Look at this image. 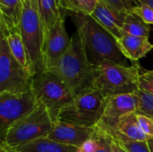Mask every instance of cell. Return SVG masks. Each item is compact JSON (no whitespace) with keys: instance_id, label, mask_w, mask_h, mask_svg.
Listing matches in <instances>:
<instances>
[{"instance_id":"obj_32","label":"cell","mask_w":153,"mask_h":152,"mask_svg":"<svg viewBox=\"0 0 153 152\" xmlns=\"http://www.w3.org/2000/svg\"><path fill=\"white\" fill-rule=\"evenodd\" d=\"M148 143H149V146H150L151 151L153 152V140H149V141H148Z\"/></svg>"},{"instance_id":"obj_4","label":"cell","mask_w":153,"mask_h":152,"mask_svg":"<svg viewBox=\"0 0 153 152\" xmlns=\"http://www.w3.org/2000/svg\"><path fill=\"white\" fill-rule=\"evenodd\" d=\"M30 61L33 77L44 72V30L37 0H23V10L18 28Z\"/></svg>"},{"instance_id":"obj_36","label":"cell","mask_w":153,"mask_h":152,"mask_svg":"<svg viewBox=\"0 0 153 152\" xmlns=\"http://www.w3.org/2000/svg\"><path fill=\"white\" fill-rule=\"evenodd\" d=\"M152 119H153V118H152Z\"/></svg>"},{"instance_id":"obj_1","label":"cell","mask_w":153,"mask_h":152,"mask_svg":"<svg viewBox=\"0 0 153 152\" xmlns=\"http://www.w3.org/2000/svg\"><path fill=\"white\" fill-rule=\"evenodd\" d=\"M71 18L91 65L98 66L108 60L127 66L128 59L121 52L117 39L91 15L71 13Z\"/></svg>"},{"instance_id":"obj_25","label":"cell","mask_w":153,"mask_h":152,"mask_svg":"<svg viewBox=\"0 0 153 152\" xmlns=\"http://www.w3.org/2000/svg\"><path fill=\"white\" fill-rule=\"evenodd\" d=\"M132 13L146 24H153V8L147 4H139L133 7Z\"/></svg>"},{"instance_id":"obj_10","label":"cell","mask_w":153,"mask_h":152,"mask_svg":"<svg viewBox=\"0 0 153 152\" xmlns=\"http://www.w3.org/2000/svg\"><path fill=\"white\" fill-rule=\"evenodd\" d=\"M137 106L138 98L135 93L109 97L103 116L96 126L113 136L117 132V125L119 119L126 114L136 112Z\"/></svg>"},{"instance_id":"obj_24","label":"cell","mask_w":153,"mask_h":152,"mask_svg":"<svg viewBox=\"0 0 153 152\" xmlns=\"http://www.w3.org/2000/svg\"><path fill=\"white\" fill-rule=\"evenodd\" d=\"M138 98V106L136 113L153 118V95L142 90L135 92Z\"/></svg>"},{"instance_id":"obj_12","label":"cell","mask_w":153,"mask_h":152,"mask_svg":"<svg viewBox=\"0 0 153 152\" xmlns=\"http://www.w3.org/2000/svg\"><path fill=\"white\" fill-rule=\"evenodd\" d=\"M94 133V127L82 126L68 122L56 121L53 124L48 138L63 144L81 147L83 142L91 137Z\"/></svg>"},{"instance_id":"obj_34","label":"cell","mask_w":153,"mask_h":152,"mask_svg":"<svg viewBox=\"0 0 153 152\" xmlns=\"http://www.w3.org/2000/svg\"><path fill=\"white\" fill-rule=\"evenodd\" d=\"M129 1H131L132 3H134V0H129ZM135 5H136V4H135Z\"/></svg>"},{"instance_id":"obj_31","label":"cell","mask_w":153,"mask_h":152,"mask_svg":"<svg viewBox=\"0 0 153 152\" xmlns=\"http://www.w3.org/2000/svg\"><path fill=\"white\" fill-rule=\"evenodd\" d=\"M111 152H121L120 146L118 145V143L117 142V141L114 139L113 141V144H112V151Z\"/></svg>"},{"instance_id":"obj_23","label":"cell","mask_w":153,"mask_h":152,"mask_svg":"<svg viewBox=\"0 0 153 152\" xmlns=\"http://www.w3.org/2000/svg\"><path fill=\"white\" fill-rule=\"evenodd\" d=\"M113 138L117 141L118 145L126 152H152L148 141L147 142H140V141H133L120 134H115Z\"/></svg>"},{"instance_id":"obj_9","label":"cell","mask_w":153,"mask_h":152,"mask_svg":"<svg viewBox=\"0 0 153 152\" xmlns=\"http://www.w3.org/2000/svg\"><path fill=\"white\" fill-rule=\"evenodd\" d=\"M38 105L31 90L22 93L0 92L1 139L13 123L30 113Z\"/></svg>"},{"instance_id":"obj_15","label":"cell","mask_w":153,"mask_h":152,"mask_svg":"<svg viewBox=\"0 0 153 152\" xmlns=\"http://www.w3.org/2000/svg\"><path fill=\"white\" fill-rule=\"evenodd\" d=\"M118 47L123 55L134 63L144 57L152 49L153 45L148 37H137L125 34L117 40Z\"/></svg>"},{"instance_id":"obj_30","label":"cell","mask_w":153,"mask_h":152,"mask_svg":"<svg viewBox=\"0 0 153 152\" xmlns=\"http://www.w3.org/2000/svg\"><path fill=\"white\" fill-rule=\"evenodd\" d=\"M134 2L136 5L139 4H147L153 8V0H134Z\"/></svg>"},{"instance_id":"obj_11","label":"cell","mask_w":153,"mask_h":152,"mask_svg":"<svg viewBox=\"0 0 153 152\" xmlns=\"http://www.w3.org/2000/svg\"><path fill=\"white\" fill-rule=\"evenodd\" d=\"M71 38L62 17L48 31L44 41V72L50 70L71 45Z\"/></svg>"},{"instance_id":"obj_2","label":"cell","mask_w":153,"mask_h":152,"mask_svg":"<svg viewBox=\"0 0 153 152\" xmlns=\"http://www.w3.org/2000/svg\"><path fill=\"white\" fill-rule=\"evenodd\" d=\"M71 39L69 48L48 71L59 77L75 96L82 90L92 87L95 66L89 63L77 31Z\"/></svg>"},{"instance_id":"obj_35","label":"cell","mask_w":153,"mask_h":152,"mask_svg":"<svg viewBox=\"0 0 153 152\" xmlns=\"http://www.w3.org/2000/svg\"><path fill=\"white\" fill-rule=\"evenodd\" d=\"M152 71H153V69H152Z\"/></svg>"},{"instance_id":"obj_5","label":"cell","mask_w":153,"mask_h":152,"mask_svg":"<svg viewBox=\"0 0 153 152\" xmlns=\"http://www.w3.org/2000/svg\"><path fill=\"white\" fill-rule=\"evenodd\" d=\"M107 100L108 98L97 89L93 87L85 89L75 95L62 109L57 121L94 127L103 116Z\"/></svg>"},{"instance_id":"obj_7","label":"cell","mask_w":153,"mask_h":152,"mask_svg":"<svg viewBox=\"0 0 153 152\" xmlns=\"http://www.w3.org/2000/svg\"><path fill=\"white\" fill-rule=\"evenodd\" d=\"M31 90L38 103L47 108L53 122L57 121L62 109L74 98L67 85L49 71L33 77Z\"/></svg>"},{"instance_id":"obj_33","label":"cell","mask_w":153,"mask_h":152,"mask_svg":"<svg viewBox=\"0 0 153 152\" xmlns=\"http://www.w3.org/2000/svg\"><path fill=\"white\" fill-rule=\"evenodd\" d=\"M120 149H121V152H126V151H124V150H123V149H122L121 147H120Z\"/></svg>"},{"instance_id":"obj_20","label":"cell","mask_w":153,"mask_h":152,"mask_svg":"<svg viewBox=\"0 0 153 152\" xmlns=\"http://www.w3.org/2000/svg\"><path fill=\"white\" fill-rule=\"evenodd\" d=\"M114 138L101 130L94 126V133L90 139L79 147L78 152H111Z\"/></svg>"},{"instance_id":"obj_19","label":"cell","mask_w":153,"mask_h":152,"mask_svg":"<svg viewBox=\"0 0 153 152\" xmlns=\"http://www.w3.org/2000/svg\"><path fill=\"white\" fill-rule=\"evenodd\" d=\"M1 36L6 39L11 53L13 54L14 58L22 65V67L27 71V73H30L33 77L30 61V58L26 50L24 41L22 39V37L19 30L9 32L8 34L4 36V35H1Z\"/></svg>"},{"instance_id":"obj_13","label":"cell","mask_w":153,"mask_h":152,"mask_svg":"<svg viewBox=\"0 0 153 152\" xmlns=\"http://www.w3.org/2000/svg\"><path fill=\"white\" fill-rule=\"evenodd\" d=\"M125 13H120L110 8L104 0H99L91 16L107 30L116 39L119 40L123 37L122 28L124 25Z\"/></svg>"},{"instance_id":"obj_17","label":"cell","mask_w":153,"mask_h":152,"mask_svg":"<svg viewBox=\"0 0 153 152\" xmlns=\"http://www.w3.org/2000/svg\"><path fill=\"white\" fill-rule=\"evenodd\" d=\"M115 134H120L125 138L133 141L147 142L149 140L148 137L142 132L138 125L136 112L126 114L119 119L117 125V132Z\"/></svg>"},{"instance_id":"obj_28","label":"cell","mask_w":153,"mask_h":152,"mask_svg":"<svg viewBox=\"0 0 153 152\" xmlns=\"http://www.w3.org/2000/svg\"><path fill=\"white\" fill-rule=\"evenodd\" d=\"M137 121L142 132L148 137L149 140H153V119L150 116L137 113ZM148 140V141H149Z\"/></svg>"},{"instance_id":"obj_18","label":"cell","mask_w":153,"mask_h":152,"mask_svg":"<svg viewBox=\"0 0 153 152\" xmlns=\"http://www.w3.org/2000/svg\"><path fill=\"white\" fill-rule=\"evenodd\" d=\"M37 4L45 38L49 30L63 17L60 12L61 7L59 0H37Z\"/></svg>"},{"instance_id":"obj_6","label":"cell","mask_w":153,"mask_h":152,"mask_svg":"<svg viewBox=\"0 0 153 152\" xmlns=\"http://www.w3.org/2000/svg\"><path fill=\"white\" fill-rule=\"evenodd\" d=\"M53 124L47 108L39 104L34 110L13 123L7 129L1 142L9 147L17 148L33 140L48 137Z\"/></svg>"},{"instance_id":"obj_26","label":"cell","mask_w":153,"mask_h":152,"mask_svg":"<svg viewBox=\"0 0 153 152\" xmlns=\"http://www.w3.org/2000/svg\"><path fill=\"white\" fill-rule=\"evenodd\" d=\"M105 3L114 11L120 13H132V9L135 4L129 0H104Z\"/></svg>"},{"instance_id":"obj_21","label":"cell","mask_w":153,"mask_h":152,"mask_svg":"<svg viewBox=\"0 0 153 152\" xmlns=\"http://www.w3.org/2000/svg\"><path fill=\"white\" fill-rule=\"evenodd\" d=\"M122 31L124 35L127 34L132 36L149 38L151 29L148 24L143 22L140 18L133 13H128L126 15Z\"/></svg>"},{"instance_id":"obj_29","label":"cell","mask_w":153,"mask_h":152,"mask_svg":"<svg viewBox=\"0 0 153 152\" xmlns=\"http://www.w3.org/2000/svg\"><path fill=\"white\" fill-rule=\"evenodd\" d=\"M0 152H21L19 151L17 149L15 148H12V147H9L7 145H5L4 143L1 142L0 144Z\"/></svg>"},{"instance_id":"obj_22","label":"cell","mask_w":153,"mask_h":152,"mask_svg":"<svg viewBox=\"0 0 153 152\" xmlns=\"http://www.w3.org/2000/svg\"><path fill=\"white\" fill-rule=\"evenodd\" d=\"M99 0H59L62 9L70 13L91 15Z\"/></svg>"},{"instance_id":"obj_14","label":"cell","mask_w":153,"mask_h":152,"mask_svg":"<svg viewBox=\"0 0 153 152\" xmlns=\"http://www.w3.org/2000/svg\"><path fill=\"white\" fill-rule=\"evenodd\" d=\"M23 10V0H0L1 35L18 30Z\"/></svg>"},{"instance_id":"obj_3","label":"cell","mask_w":153,"mask_h":152,"mask_svg":"<svg viewBox=\"0 0 153 152\" xmlns=\"http://www.w3.org/2000/svg\"><path fill=\"white\" fill-rule=\"evenodd\" d=\"M141 67L138 64L126 66L112 61H103L95 66L92 87L106 98L135 93L139 90Z\"/></svg>"},{"instance_id":"obj_27","label":"cell","mask_w":153,"mask_h":152,"mask_svg":"<svg viewBox=\"0 0 153 152\" xmlns=\"http://www.w3.org/2000/svg\"><path fill=\"white\" fill-rule=\"evenodd\" d=\"M139 90H144L153 95V71L143 70L140 72Z\"/></svg>"},{"instance_id":"obj_8","label":"cell","mask_w":153,"mask_h":152,"mask_svg":"<svg viewBox=\"0 0 153 152\" xmlns=\"http://www.w3.org/2000/svg\"><path fill=\"white\" fill-rule=\"evenodd\" d=\"M33 77L14 58L7 40L0 39V92L22 93L31 90Z\"/></svg>"},{"instance_id":"obj_16","label":"cell","mask_w":153,"mask_h":152,"mask_svg":"<svg viewBox=\"0 0 153 152\" xmlns=\"http://www.w3.org/2000/svg\"><path fill=\"white\" fill-rule=\"evenodd\" d=\"M21 152H78L79 148L60 143L48 137L33 140L17 148Z\"/></svg>"}]
</instances>
